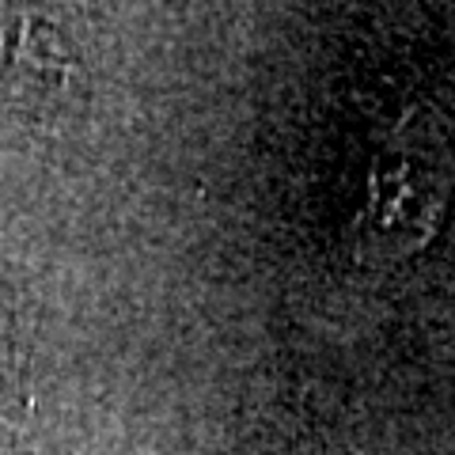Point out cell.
Returning <instances> with one entry per match:
<instances>
[{
  "label": "cell",
  "instance_id": "6da1fadb",
  "mask_svg": "<svg viewBox=\"0 0 455 455\" xmlns=\"http://www.w3.org/2000/svg\"><path fill=\"white\" fill-rule=\"evenodd\" d=\"M0 88L38 103H68L80 88V65L61 31L38 20L0 27Z\"/></svg>",
  "mask_w": 455,
  "mask_h": 455
},
{
  "label": "cell",
  "instance_id": "7a4b0ae2",
  "mask_svg": "<svg viewBox=\"0 0 455 455\" xmlns=\"http://www.w3.org/2000/svg\"><path fill=\"white\" fill-rule=\"evenodd\" d=\"M31 410V376H27V353L16 341L12 323L0 315V433L20 429Z\"/></svg>",
  "mask_w": 455,
  "mask_h": 455
}]
</instances>
